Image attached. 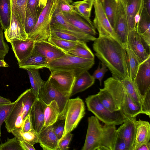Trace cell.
Instances as JSON below:
<instances>
[{
	"label": "cell",
	"instance_id": "45",
	"mask_svg": "<svg viewBox=\"0 0 150 150\" xmlns=\"http://www.w3.org/2000/svg\"><path fill=\"white\" fill-rule=\"evenodd\" d=\"M100 62L99 63L97 69L93 72L92 75L95 79H98L100 82V86L102 85V81L105 73L108 69L106 66L103 62L101 63V67L100 68Z\"/></svg>",
	"mask_w": 150,
	"mask_h": 150
},
{
	"label": "cell",
	"instance_id": "7",
	"mask_svg": "<svg viewBox=\"0 0 150 150\" xmlns=\"http://www.w3.org/2000/svg\"><path fill=\"white\" fill-rule=\"evenodd\" d=\"M95 64L94 59L82 58L66 54L48 63L45 67L50 71L57 70L73 71L76 77L88 71Z\"/></svg>",
	"mask_w": 150,
	"mask_h": 150
},
{
	"label": "cell",
	"instance_id": "24",
	"mask_svg": "<svg viewBox=\"0 0 150 150\" xmlns=\"http://www.w3.org/2000/svg\"><path fill=\"white\" fill-rule=\"evenodd\" d=\"M136 132L132 150H137L142 145L149 142L150 125L146 121L139 119L136 122Z\"/></svg>",
	"mask_w": 150,
	"mask_h": 150
},
{
	"label": "cell",
	"instance_id": "3",
	"mask_svg": "<svg viewBox=\"0 0 150 150\" xmlns=\"http://www.w3.org/2000/svg\"><path fill=\"white\" fill-rule=\"evenodd\" d=\"M104 88L110 93L117 107L127 116L136 117L142 114V108L135 104L120 80L109 77L104 81Z\"/></svg>",
	"mask_w": 150,
	"mask_h": 150
},
{
	"label": "cell",
	"instance_id": "31",
	"mask_svg": "<svg viewBox=\"0 0 150 150\" xmlns=\"http://www.w3.org/2000/svg\"><path fill=\"white\" fill-rule=\"evenodd\" d=\"M25 70L28 75L31 86V88L37 97L39 98L41 90L46 81H43L41 79L39 69H28Z\"/></svg>",
	"mask_w": 150,
	"mask_h": 150
},
{
	"label": "cell",
	"instance_id": "43",
	"mask_svg": "<svg viewBox=\"0 0 150 150\" xmlns=\"http://www.w3.org/2000/svg\"><path fill=\"white\" fill-rule=\"evenodd\" d=\"M38 18L42 10L38 7V0H28L26 10Z\"/></svg>",
	"mask_w": 150,
	"mask_h": 150
},
{
	"label": "cell",
	"instance_id": "1",
	"mask_svg": "<svg viewBox=\"0 0 150 150\" xmlns=\"http://www.w3.org/2000/svg\"><path fill=\"white\" fill-rule=\"evenodd\" d=\"M93 48L95 55L106 66L112 77L120 80L129 78L126 50L119 42L99 36L94 41Z\"/></svg>",
	"mask_w": 150,
	"mask_h": 150
},
{
	"label": "cell",
	"instance_id": "56",
	"mask_svg": "<svg viewBox=\"0 0 150 150\" xmlns=\"http://www.w3.org/2000/svg\"><path fill=\"white\" fill-rule=\"evenodd\" d=\"M94 1H101L102 0H93Z\"/></svg>",
	"mask_w": 150,
	"mask_h": 150
},
{
	"label": "cell",
	"instance_id": "39",
	"mask_svg": "<svg viewBox=\"0 0 150 150\" xmlns=\"http://www.w3.org/2000/svg\"><path fill=\"white\" fill-rule=\"evenodd\" d=\"M47 40L61 50H68L72 49L79 41L68 40L51 35Z\"/></svg>",
	"mask_w": 150,
	"mask_h": 150
},
{
	"label": "cell",
	"instance_id": "57",
	"mask_svg": "<svg viewBox=\"0 0 150 150\" xmlns=\"http://www.w3.org/2000/svg\"><path fill=\"white\" fill-rule=\"evenodd\" d=\"M116 1H117L118 0H115Z\"/></svg>",
	"mask_w": 150,
	"mask_h": 150
},
{
	"label": "cell",
	"instance_id": "36",
	"mask_svg": "<svg viewBox=\"0 0 150 150\" xmlns=\"http://www.w3.org/2000/svg\"><path fill=\"white\" fill-rule=\"evenodd\" d=\"M101 2L104 12L113 28L116 19L117 1L115 0H102Z\"/></svg>",
	"mask_w": 150,
	"mask_h": 150
},
{
	"label": "cell",
	"instance_id": "54",
	"mask_svg": "<svg viewBox=\"0 0 150 150\" xmlns=\"http://www.w3.org/2000/svg\"><path fill=\"white\" fill-rule=\"evenodd\" d=\"M11 102V101L9 99L4 98L0 96V104H6Z\"/></svg>",
	"mask_w": 150,
	"mask_h": 150
},
{
	"label": "cell",
	"instance_id": "44",
	"mask_svg": "<svg viewBox=\"0 0 150 150\" xmlns=\"http://www.w3.org/2000/svg\"><path fill=\"white\" fill-rule=\"evenodd\" d=\"M114 150H129L125 141L120 133L119 128L117 129Z\"/></svg>",
	"mask_w": 150,
	"mask_h": 150
},
{
	"label": "cell",
	"instance_id": "35",
	"mask_svg": "<svg viewBox=\"0 0 150 150\" xmlns=\"http://www.w3.org/2000/svg\"><path fill=\"white\" fill-rule=\"evenodd\" d=\"M125 48L127 54L129 78L133 81L135 76L140 63L127 44Z\"/></svg>",
	"mask_w": 150,
	"mask_h": 150
},
{
	"label": "cell",
	"instance_id": "9",
	"mask_svg": "<svg viewBox=\"0 0 150 150\" xmlns=\"http://www.w3.org/2000/svg\"><path fill=\"white\" fill-rule=\"evenodd\" d=\"M70 97L69 94L61 89L48 78L41 90L39 98L46 105L52 101H56L59 110L58 119H64Z\"/></svg>",
	"mask_w": 150,
	"mask_h": 150
},
{
	"label": "cell",
	"instance_id": "25",
	"mask_svg": "<svg viewBox=\"0 0 150 150\" xmlns=\"http://www.w3.org/2000/svg\"><path fill=\"white\" fill-rule=\"evenodd\" d=\"M136 29L142 38L150 46V14L143 6Z\"/></svg>",
	"mask_w": 150,
	"mask_h": 150
},
{
	"label": "cell",
	"instance_id": "33",
	"mask_svg": "<svg viewBox=\"0 0 150 150\" xmlns=\"http://www.w3.org/2000/svg\"><path fill=\"white\" fill-rule=\"evenodd\" d=\"M11 133L18 141L26 142L33 145L39 143V134L33 129L27 132H22L21 128H15Z\"/></svg>",
	"mask_w": 150,
	"mask_h": 150
},
{
	"label": "cell",
	"instance_id": "50",
	"mask_svg": "<svg viewBox=\"0 0 150 150\" xmlns=\"http://www.w3.org/2000/svg\"><path fill=\"white\" fill-rule=\"evenodd\" d=\"M21 129L22 132H27L33 129L29 113L24 119Z\"/></svg>",
	"mask_w": 150,
	"mask_h": 150
},
{
	"label": "cell",
	"instance_id": "5",
	"mask_svg": "<svg viewBox=\"0 0 150 150\" xmlns=\"http://www.w3.org/2000/svg\"><path fill=\"white\" fill-rule=\"evenodd\" d=\"M142 104V114L150 117V56L141 63L133 80Z\"/></svg>",
	"mask_w": 150,
	"mask_h": 150
},
{
	"label": "cell",
	"instance_id": "30",
	"mask_svg": "<svg viewBox=\"0 0 150 150\" xmlns=\"http://www.w3.org/2000/svg\"><path fill=\"white\" fill-rule=\"evenodd\" d=\"M11 18L10 0H0V25L4 31L10 26Z\"/></svg>",
	"mask_w": 150,
	"mask_h": 150
},
{
	"label": "cell",
	"instance_id": "20",
	"mask_svg": "<svg viewBox=\"0 0 150 150\" xmlns=\"http://www.w3.org/2000/svg\"><path fill=\"white\" fill-rule=\"evenodd\" d=\"M34 42L29 38L25 41L15 40L10 42L18 64L31 54L33 50Z\"/></svg>",
	"mask_w": 150,
	"mask_h": 150
},
{
	"label": "cell",
	"instance_id": "11",
	"mask_svg": "<svg viewBox=\"0 0 150 150\" xmlns=\"http://www.w3.org/2000/svg\"><path fill=\"white\" fill-rule=\"evenodd\" d=\"M93 6L95 17L93 23L98 31L99 36L111 38L120 42L104 12L101 1H94Z\"/></svg>",
	"mask_w": 150,
	"mask_h": 150
},
{
	"label": "cell",
	"instance_id": "41",
	"mask_svg": "<svg viewBox=\"0 0 150 150\" xmlns=\"http://www.w3.org/2000/svg\"><path fill=\"white\" fill-rule=\"evenodd\" d=\"M0 150H23L19 141L15 137L0 144Z\"/></svg>",
	"mask_w": 150,
	"mask_h": 150
},
{
	"label": "cell",
	"instance_id": "38",
	"mask_svg": "<svg viewBox=\"0 0 150 150\" xmlns=\"http://www.w3.org/2000/svg\"><path fill=\"white\" fill-rule=\"evenodd\" d=\"M10 0L11 10L14 11L17 13L24 27L28 0Z\"/></svg>",
	"mask_w": 150,
	"mask_h": 150
},
{
	"label": "cell",
	"instance_id": "40",
	"mask_svg": "<svg viewBox=\"0 0 150 150\" xmlns=\"http://www.w3.org/2000/svg\"><path fill=\"white\" fill-rule=\"evenodd\" d=\"M17 101V99L11 103L0 104V137H1V126L11 112Z\"/></svg>",
	"mask_w": 150,
	"mask_h": 150
},
{
	"label": "cell",
	"instance_id": "26",
	"mask_svg": "<svg viewBox=\"0 0 150 150\" xmlns=\"http://www.w3.org/2000/svg\"><path fill=\"white\" fill-rule=\"evenodd\" d=\"M95 82V79L88 71L83 72L76 77L70 97L85 90L92 86Z\"/></svg>",
	"mask_w": 150,
	"mask_h": 150
},
{
	"label": "cell",
	"instance_id": "6",
	"mask_svg": "<svg viewBox=\"0 0 150 150\" xmlns=\"http://www.w3.org/2000/svg\"><path fill=\"white\" fill-rule=\"evenodd\" d=\"M58 3V0H48L40 12L35 26L28 34L29 39L34 42L47 40L50 36L51 20Z\"/></svg>",
	"mask_w": 150,
	"mask_h": 150
},
{
	"label": "cell",
	"instance_id": "47",
	"mask_svg": "<svg viewBox=\"0 0 150 150\" xmlns=\"http://www.w3.org/2000/svg\"><path fill=\"white\" fill-rule=\"evenodd\" d=\"M64 119H58L53 125L54 131L59 140L62 138L64 128Z\"/></svg>",
	"mask_w": 150,
	"mask_h": 150
},
{
	"label": "cell",
	"instance_id": "15",
	"mask_svg": "<svg viewBox=\"0 0 150 150\" xmlns=\"http://www.w3.org/2000/svg\"><path fill=\"white\" fill-rule=\"evenodd\" d=\"M4 34L6 40L10 43L15 40L25 41L29 38L18 15L13 10L10 26L4 31Z\"/></svg>",
	"mask_w": 150,
	"mask_h": 150
},
{
	"label": "cell",
	"instance_id": "10",
	"mask_svg": "<svg viewBox=\"0 0 150 150\" xmlns=\"http://www.w3.org/2000/svg\"><path fill=\"white\" fill-rule=\"evenodd\" d=\"M85 113L84 103L79 97L69 99L64 118V130L61 139L76 127Z\"/></svg>",
	"mask_w": 150,
	"mask_h": 150
},
{
	"label": "cell",
	"instance_id": "32",
	"mask_svg": "<svg viewBox=\"0 0 150 150\" xmlns=\"http://www.w3.org/2000/svg\"><path fill=\"white\" fill-rule=\"evenodd\" d=\"M59 114V107L56 101H53L46 105L44 110L43 127L53 125L58 119Z\"/></svg>",
	"mask_w": 150,
	"mask_h": 150
},
{
	"label": "cell",
	"instance_id": "37",
	"mask_svg": "<svg viewBox=\"0 0 150 150\" xmlns=\"http://www.w3.org/2000/svg\"><path fill=\"white\" fill-rule=\"evenodd\" d=\"M120 81L127 92L131 97L135 104L140 106L142 109V102L139 96L133 81L130 80L129 78Z\"/></svg>",
	"mask_w": 150,
	"mask_h": 150
},
{
	"label": "cell",
	"instance_id": "51",
	"mask_svg": "<svg viewBox=\"0 0 150 150\" xmlns=\"http://www.w3.org/2000/svg\"><path fill=\"white\" fill-rule=\"evenodd\" d=\"M23 150H35L33 145L27 142L22 141H18Z\"/></svg>",
	"mask_w": 150,
	"mask_h": 150
},
{
	"label": "cell",
	"instance_id": "12",
	"mask_svg": "<svg viewBox=\"0 0 150 150\" xmlns=\"http://www.w3.org/2000/svg\"><path fill=\"white\" fill-rule=\"evenodd\" d=\"M114 33L120 42L125 47L129 33L128 25L124 5L121 0L117 1Z\"/></svg>",
	"mask_w": 150,
	"mask_h": 150
},
{
	"label": "cell",
	"instance_id": "48",
	"mask_svg": "<svg viewBox=\"0 0 150 150\" xmlns=\"http://www.w3.org/2000/svg\"><path fill=\"white\" fill-rule=\"evenodd\" d=\"M3 30L0 25V59L3 60L8 53L9 49L8 45L4 40Z\"/></svg>",
	"mask_w": 150,
	"mask_h": 150
},
{
	"label": "cell",
	"instance_id": "53",
	"mask_svg": "<svg viewBox=\"0 0 150 150\" xmlns=\"http://www.w3.org/2000/svg\"><path fill=\"white\" fill-rule=\"evenodd\" d=\"M137 150H150V142L142 145Z\"/></svg>",
	"mask_w": 150,
	"mask_h": 150
},
{
	"label": "cell",
	"instance_id": "34",
	"mask_svg": "<svg viewBox=\"0 0 150 150\" xmlns=\"http://www.w3.org/2000/svg\"><path fill=\"white\" fill-rule=\"evenodd\" d=\"M101 103L111 112L120 110L114 101L110 93L104 88H100L96 94Z\"/></svg>",
	"mask_w": 150,
	"mask_h": 150
},
{
	"label": "cell",
	"instance_id": "2",
	"mask_svg": "<svg viewBox=\"0 0 150 150\" xmlns=\"http://www.w3.org/2000/svg\"><path fill=\"white\" fill-rule=\"evenodd\" d=\"M88 125L82 150H114L117 129L115 125L101 124L95 116L88 118Z\"/></svg>",
	"mask_w": 150,
	"mask_h": 150
},
{
	"label": "cell",
	"instance_id": "14",
	"mask_svg": "<svg viewBox=\"0 0 150 150\" xmlns=\"http://www.w3.org/2000/svg\"><path fill=\"white\" fill-rule=\"evenodd\" d=\"M49 78L51 81L63 91L70 94L76 78L71 71L51 70Z\"/></svg>",
	"mask_w": 150,
	"mask_h": 150
},
{
	"label": "cell",
	"instance_id": "42",
	"mask_svg": "<svg viewBox=\"0 0 150 150\" xmlns=\"http://www.w3.org/2000/svg\"><path fill=\"white\" fill-rule=\"evenodd\" d=\"M38 18L29 12L26 11L24 28L25 32L27 35L34 28Z\"/></svg>",
	"mask_w": 150,
	"mask_h": 150
},
{
	"label": "cell",
	"instance_id": "27",
	"mask_svg": "<svg viewBox=\"0 0 150 150\" xmlns=\"http://www.w3.org/2000/svg\"><path fill=\"white\" fill-rule=\"evenodd\" d=\"M47 64L45 57L33 51L29 57L18 64L20 68L25 69H42Z\"/></svg>",
	"mask_w": 150,
	"mask_h": 150
},
{
	"label": "cell",
	"instance_id": "4",
	"mask_svg": "<svg viewBox=\"0 0 150 150\" xmlns=\"http://www.w3.org/2000/svg\"><path fill=\"white\" fill-rule=\"evenodd\" d=\"M31 88L27 89L17 98L12 110L4 121L7 131L11 133L15 128H21L23 120L38 98Z\"/></svg>",
	"mask_w": 150,
	"mask_h": 150
},
{
	"label": "cell",
	"instance_id": "28",
	"mask_svg": "<svg viewBox=\"0 0 150 150\" xmlns=\"http://www.w3.org/2000/svg\"><path fill=\"white\" fill-rule=\"evenodd\" d=\"M62 50L68 54L85 59H94V55L84 41H79L70 49Z\"/></svg>",
	"mask_w": 150,
	"mask_h": 150
},
{
	"label": "cell",
	"instance_id": "8",
	"mask_svg": "<svg viewBox=\"0 0 150 150\" xmlns=\"http://www.w3.org/2000/svg\"><path fill=\"white\" fill-rule=\"evenodd\" d=\"M85 102L88 110L104 124L119 125L127 119V116L121 110L112 112L109 110L101 103L96 94L88 96Z\"/></svg>",
	"mask_w": 150,
	"mask_h": 150
},
{
	"label": "cell",
	"instance_id": "52",
	"mask_svg": "<svg viewBox=\"0 0 150 150\" xmlns=\"http://www.w3.org/2000/svg\"><path fill=\"white\" fill-rule=\"evenodd\" d=\"M143 7L147 10L148 13L150 14V0H143Z\"/></svg>",
	"mask_w": 150,
	"mask_h": 150
},
{
	"label": "cell",
	"instance_id": "22",
	"mask_svg": "<svg viewBox=\"0 0 150 150\" xmlns=\"http://www.w3.org/2000/svg\"><path fill=\"white\" fill-rule=\"evenodd\" d=\"M63 14L67 21L79 30L94 36L97 34L93 23H90L76 12Z\"/></svg>",
	"mask_w": 150,
	"mask_h": 150
},
{
	"label": "cell",
	"instance_id": "29",
	"mask_svg": "<svg viewBox=\"0 0 150 150\" xmlns=\"http://www.w3.org/2000/svg\"><path fill=\"white\" fill-rule=\"evenodd\" d=\"M93 4V0H83L74 2L71 5L77 14L90 23H93L90 18Z\"/></svg>",
	"mask_w": 150,
	"mask_h": 150
},
{
	"label": "cell",
	"instance_id": "17",
	"mask_svg": "<svg viewBox=\"0 0 150 150\" xmlns=\"http://www.w3.org/2000/svg\"><path fill=\"white\" fill-rule=\"evenodd\" d=\"M33 51L45 57L48 64L66 54L47 40L35 42Z\"/></svg>",
	"mask_w": 150,
	"mask_h": 150
},
{
	"label": "cell",
	"instance_id": "55",
	"mask_svg": "<svg viewBox=\"0 0 150 150\" xmlns=\"http://www.w3.org/2000/svg\"><path fill=\"white\" fill-rule=\"evenodd\" d=\"M8 65L4 61V59H0V67H7Z\"/></svg>",
	"mask_w": 150,
	"mask_h": 150
},
{
	"label": "cell",
	"instance_id": "19",
	"mask_svg": "<svg viewBox=\"0 0 150 150\" xmlns=\"http://www.w3.org/2000/svg\"><path fill=\"white\" fill-rule=\"evenodd\" d=\"M50 29L51 36L68 40L86 42L94 41L96 39L95 36L83 32H74L51 27Z\"/></svg>",
	"mask_w": 150,
	"mask_h": 150
},
{
	"label": "cell",
	"instance_id": "21",
	"mask_svg": "<svg viewBox=\"0 0 150 150\" xmlns=\"http://www.w3.org/2000/svg\"><path fill=\"white\" fill-rule=\"evenodd\" d=\"M39 143L43 150H57L59 139L52 125L43 127L39 133Z\"/></svg>",
	"mask_w": 150,
	"mask_h": 150
},
{
	"label": "cell",
	"instance_id": "46",
	"mask_svg": "<svg viewBox=\"0 0 150 150\" xmlns=\"http://www.w3.org/2000/svg\"><path fill=\"white\" fill-rule=\"evenodd\" d=\"M57 8L62 13L71 14L76 13L72 5L64 0H58Z\"/></svg>",
	"mask_w": 150,
	"mask_h": 150
},
{
	"label": "cell",
	"instance_id": "18",
	"mask_svg": "<svg viewBox=\"0 0 150 150\" xmlns=\"http://www.w3.org/2000/svg\"><path fill=\"white\" fill-rule=\"evenodd\" d=\"M46 105L39 98L32 106L29 113L33 128L38 134L44 126V110Z\"/></svg>",
	"mask_w": 150,
	"mask_h": 150
},
{
	"label": "cell",
	"instance_id": "13",
	"mask_svg": "<svg viewBox=\"0 0 150 150\" xmlns=\"http://www.w3.org/2000/svg\"><path fill=\"white\" fill-rule=\"evenodd\" d=\"M127 44L140 63L150 56V46L142 38L136 29L129 32Z\"/></svg>",
	"mask_w": 150,
	"mask_h": 150
},
{
	"label": "cell",
	"instance_id": "23",
	"mask_svg": "<svg viewBox=\"0 0 150 150\" xmlns=\"http://www.w3.org/2000/svg\"><path fill=\"white\" fill-rule=\"evenodd\" d=\"M136 117H127L126 121L119 127L120 132L125 141L129 150H132L135 141L136 127Z\"/></svg>",
	"mask_w": 150,
	"mask_h": 150
},
{
	"label": "cell",
	"instance_id": "49",
	"mask_svg": "<svg viewBox=\"0 0 150 150\" xmlns=\"http://www.w3.org/2000/svg\"><path fill=\"white\" fill-rule=\"evenodd\" d=\"M73 134L69 133L59 140L57 150H67L70 142L72 139Z\"/></svg>",
	"mask_w": 150,
	"mask_h": 150
},
{
	"label": "cell",
	"instance_id": "16",
	"mask_svg": "<svg viewBox=\"0 0 150 150\" xmlns=\"http://www.w3.org/2000/svg\"><path fill=\"white\" fill-rule=\"evenodd\" d=\"M127 17L129 32L136 29L143 8V0H121Z\"/></svg>",
	"mask_w": 150,
	"mask_h": 150
}]
</instances>
